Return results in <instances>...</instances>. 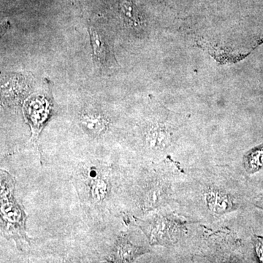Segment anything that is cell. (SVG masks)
I'll list each match as a JSON object with an SVG mask.
<instances>
[{"instance_id":"obj_6","label":"cell","mask_w":263,"mask_h":263,"mask_svg":"<svg viewBox=\"0 0 263 263\" xmlns=\"http://www.w3.org/2000/svg\"><path fill=\"white\" fill-rule=\"evenodd\" d=\"M89 33L96 65L101 68L113 67L116 63L115 57L105 38L95 27H90Z\"/></svg>"},{"instance_id":"obj_5","label":"cell","mask_w":263,"mask_h":263,"mask_svg":"<svg viewBox=\"0 0 263 263\" xmlns=\"http://www.w3.org/2000/svg\"><path fill=\"white\" fill-rule=\"evenodd\" d=\"M141 141L142 146L148 152H162L168 146L170 134L163 124L147 123L142 129Z\"/></svg>"},{"instance_id":"obj_2","label":"cell","mask_w":263,"mask_h":263,"mask_svg":"<svg viewBox=\"0 0 263 263\" xmlns=\"http://www.w3.org/2000/svg\"><path fill=\"white\" fill-rule=\"evenodd\" d=\"M15 181L11 175L1 171V232L5 238L13 240L22 250L30 245L32 239L26 230L27 216L23 208L15 200Z\"/></svg>"},{"instance_id":"obj_7","label":"cell","mask_w":263,"mask_h":263,"mask_svg":"<svg viewBox=\"0 0 263 263\" xmlns=\"http://www.w3.org/2000/svg\"><path fill=\"white\" fill-rule=\"evenodd\" d=\"M257 252H258L259 256L260 257V259H262L263 261V243L260 242L258 247H257Z\"/></svg>"},{"instance_id":"obj_3","label":"cell","mask_w":263,"mask_h":263,"mask_svg":"<svg viewBox=\"0 0 263 263\" xmlns=\"http://www.w3.org/2000/svg\"><path fill=\"white\" fill-rule=\"evenodd\" d=\"M103 252V261L107 262H128L133 261L137 257L145 253L147 250L132 243L126 233H121L111 243L107 246Z\"/></svg>"},{"instance_id":"obj_4","label":"cell","mask_w":263,"mask_h":263,"mask_svg":"<svg viewBox=\"0 0 263 263\" xmlns=\"http://www.w3.org/2000/svg\"><path fill=\"white\" fill-rule=\"evenodd\" d=\"M52 104L49 99L43 96H36L29 100L26 105V118L32 128V136L29 142L34 143L48 118L51 117Z\"/></svg>"},{"instance_id":"obj_1","label":"cell","mask_w":263,"mask_h":263,"mask_svg":"<svg viewBox=\"0 0 263 263\" xmlns=\"http://www.w3.org/2000/svg\"><path fill=\"white\" fill-rule=\"evenodd\" d=\"M70 164L71 180L81 205L89 219L103 222L117 212L121 179L117 167L107 158L79 157Z\"/></svg>"}]
</instances>
